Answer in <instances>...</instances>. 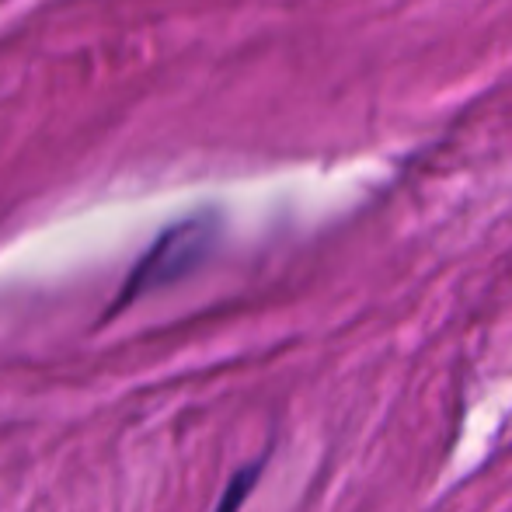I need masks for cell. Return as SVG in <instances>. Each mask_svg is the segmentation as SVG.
<instances>
[{
  "label": "cell",
  "mask_w": 512,
  "mask_h": 512,
  "mask_svg": "<svg viewBox=\"0 0 512 512\" xmlns=\"http://www.w3.org/2000/svg\"><path fill=\"white\" fill-rule=\"evenodd\" d=\"M206 241H209V223L206 220H189V223L171 227L168 234H164L161 241L147 251V258L140 262V269L129 276L126 297H133V293H140L143 286L161 283V279H168V276H182V272L189 269L199 255H203Z\"/></svg>",
  "instance_id": "obj_1"
}]
</instances>
